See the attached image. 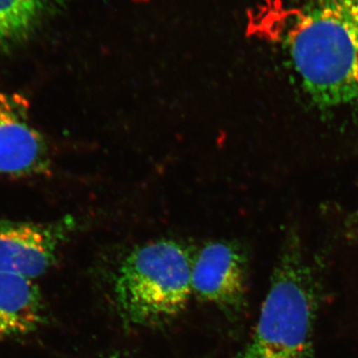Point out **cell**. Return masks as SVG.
<instances>
[{
	"mask_svg": "<svg viewBox=\"0 0 358 358\" xmlns=\"http://www.w3.org/2000/svg\"><path fill=\"white\" fill-rule=\"evenodd\" d=\"M78 224L72 215L49 222L0 220V271L30 281L46 274Z\"/></svg>",
	"mask_w": 358,
	"mask_h": 358,
	"instance_id": "4",
	"label": "cell"
},
{
	"mask_svg": "<svg viewBox=\"0 0 358 358\" xmlns=\"http://www.w3.org/2000/svg\"><path fill=\"white\" fill-rule=\"evenodd\" d=\"M45 319L43 296L34 281L0 271V341L34 333Z\"/></svg>",
	"mask_w": 358,
	"mask_h": 358,
	"instance_id": "7",
	"label": "cell"
},
{
	"mask_svg": "<svg viewBox=\"0 0 358 358\" xmlns=\"http://www.w3.org/2000/svg\"><path fill=\"white\" fill-rule=\"evenodd\" d=\"M29 110L21 94H0V176L30 178L50 171V148L30 121Z\"/></svg>",
	"mask_w": 358,
	"mask_h": 358,
	"instance_id": "5",
	"label": "cell"
},
{
	"mask_svg": "<svg viewBox=\"0 0 358 358\" xmlns=\"http://www.w3.org/2000/svg\"><path fill=\"white\" fill-rule=\"evenodd\" d=\"M319 282L296 245L275 266L255 333L235 358H313Z\"/></svg>",
	"mask_w": 358,
	"mask_h": 358,
	"instance_id": "3",
	"label": "cell"
},
{
	"mask_svg": "<svg viewBox=\"0 0 358 358\" xmlns=\"http://www.w3.org/2000/svg\"><path fill=\"white\" fill-rule=\"evenodd\" d=\"M192 293L199 300L223 308L243 305L247 289V259L236 242L211 241L194 253Z\"/></svg>",
	"mask_w": 358,
	"mask_h": 358,
	"instance_id": "6",
	"label": "cell"
},
{
	"mask_svg": "<svg viewBox=\"0 0 358 358\" xmlns=\"http://www.w3.org/2000/svg\"><path fill=\"white\" fill-rule=\"evenodd\" d=\"M279 33L303 91L320 107L358 105V0H288Z\"/></svg>",
	"mask_w": 358,
	"mask_h": 358,
	"instance_id": "1",
	"label": "cell"
},
{
	"mask_svg": "<svg viewBox=\"0 0 358 358\" xmlns=\"http://www.w3.org/2000/svg\"><path fill=\"white\" fill-rule=\"evenodd\" d=\"M194 253L182 242L159 239L134 247L115 275V303L122 320L136 327L178 317L192 293Z\"/></svg>",
	"mask_w": 358,
	"mask_h": 358,
	"instance_id": "2",
	"label": "cell"
},
{
	"mask_svg": "<svg viewBox=\"0 0 358 358\" xmlns=\"http://www.w3.org/2000/svg\"><path fill=\"white\" fill-rule=\"evenodd\" d=\"M56 0H0V48L29 38L55 8Z\"/></svg>",
	"mask_w": 358,
	"mask_h": 358,
	"instance_id": "8",
	"label": "cell"
}]
</instances>
